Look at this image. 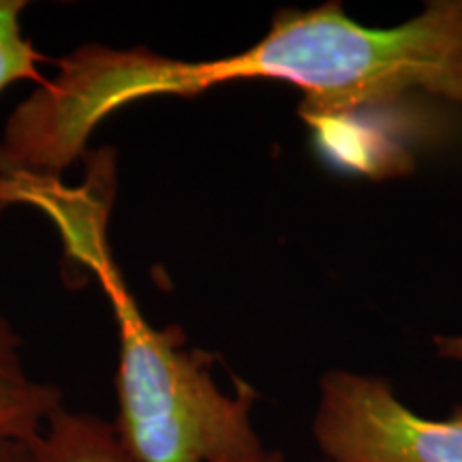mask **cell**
<instances>
[{
    "label": "cell",
    "mask_w": 462,
    "mask_h": 462,
    "mask_svg": "<svg viewBox=\"0 0 462 462\" xmlns=\"http://www.w3.org/2000/svg\"><path fill=\"white\" fill-rule=\"evenodd\" d=\"M208 78L212 88L242 79L298 86L309 120L415 90L462 103V0H437L394 28L357 24L338 3L282 9L255 45L208 60Z\"/></svg>",
    "instance_id": "1"
},
{
    "label": "cell",
    "mask_w": 462,
    "mask_h": 462,
    "mask_svg": "<svg viewBox=\"0 0 462 462\" xmlns=\"http://www.w3.org/2000/svg\"><path fill=\"white\" fill-rule=\"evenodd\" d=\"M106 210L73 217L69 251L99 276L118 323V413L112 421L133 462H245L263 452L253 426L255 394L242 385L225 394L210 357L187 351L178 328L157 330L126 291L106 245Z\"/></svg>",
    "instance_id": "2"
},
{
    "label": "cell",
    "mask_w": 462,
    "mask_h": 462,
    "mask_svg": "<svg viewBox=\"0 0 462 462\" xmlns=\"http://www.w3.org/2000/svg\"><path fill=\"white\" fill-rule=\"evenodd\" d=\"M313 435L337 462H462V407L449 418H424L388 381L330 371L319 385Z\"/></svg>",
    "instance_id": "3"
},
{
    "label": "cell",
    "mask_w": 462,
    "mask_h": 462,
    "mask_svg": "<svg viewBox=\"0 0 462 462\" xmlns=\"http://www.w3.org/2000/svg\"><path fill=\"white\" fill-rule=\"evenodd\" d=\"M58 409H62L60 390L28 377L20 338L0 317V441L32 446Z\"/></svg>",
    "instance_id": "4"
},
{
    "label": "cell",
    "mask_w": 462,
    "mask_h": 462,
    "mask_svg": "<svg viewBox=\"0 0 462 462\" xmlns=\"http://www.w3.org/2000/svg\"><path fill=\"white\" fill-rule=\"evenodd\" d=\"M31 448L34 462H133L120 446L112 421L92 413L67 411L65 407L51 415ZM245 462H285V458L263 449Z\"/></svg>",
    "instance_id": "5"
},
{
    "label": "cell",
    "mask_w": 462,
    "mask_h": 462,
    "mask_svg": "<svg viewBox=\"0 0 462 462\" xmlns=\"http://www.w3.org/2000/svg\"><path fill=\"white\" fill-rule=\"evenodd\" d=\"M26 3L22 0H0V92L14 82L32 79L42 86L45 79L39 65L43 58L32 43L22 34L20 17Z\"/></svg>",
    "instance_id": "6"
},
{
    "label": "cell",
    "mask_w": 462,
    "mask_h": 462,
    "mask_svg": "<svg viewBox=\"0 0 462 462\" xmlns=\"http://www.w3.org/2000/svg\"><path fill=\"white\" fill-rule=\"evenodd\" d=\"M0 462H34L32 448L28 443L0 441Z\"/></svg>",
    "instance_id": "7"
},
{
    "label": "cell",
    "mask_w": 462,
    "mask_h": 462,
    "mask_svg": "<svg viewBox=\"0 0 462 462\" xmlns=\"http://www.w3.org/2000/svg\"><path fill=\"white\" fill-rule=\"evenodd\" d=\"M437 354L446 360L462 362V334H454V337H437L435 338Z\"/></svg>",
    "instance_id": "8"
},
{
    "label": "cell",
    "mask_w": 462,
    "mask_h": 462,
    "mask_svg": "<svg viewBox=\"0 0 462 462\" xmlns=\"http://www.w3.org/2000/svg\"><path fill=\"white\" fill-rule=\"evenodd\" d=\"M319 462H337V460H330V458H323V460H319Z\"/></svg>",
    "instance_id": "9"
}]
</instances>
